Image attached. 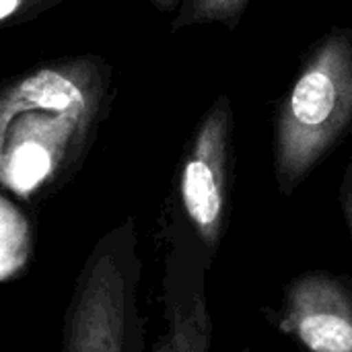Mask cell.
I'll use <instances>...</instances> for the list:
<instances>
[{
	"label": "cell",
	"instance_id": "9c48e42d",
	"mask_svg": "<svg viewBox=\"0 0 352 352\" xmlns=\"http://www.w3.org/2000/svg\"><path fill=\"white\" fill-rule=\"evenodd\" d=\"M29 2L31 0H0V23L2 21H8L10 16H14Z\"/></svg>",
	"mask_w": 352,
	"mask_h": 352
},
{
	"label": "cell",
	"instance_id": "52a82bcc",
	"mask_svg": "<svg viewBox=\"0 0 352 352\" xmlns=\"http://www.w3.org/2000/svg\"><path fill=\"white\" fill-rule=\"evenodd\" d=\"M248 2L250 0H188V6L177 21V27L217 21L233 29L241 19Z\"/></svg>",
	"mask_w": 352,
	"mask_h": 352
},
{
	"label": "cell",
	"instance_id": "5b68a950",
	"mask_svg": "<svg viewBox=\"0 0 352 352\" xmlns=\"http://www.w3.org/2000/svg\"><path fill=\"white\" fill-rule=\"evenodd\" d=\"M208 254L175 235L163 268L165 328L151 352H210L212 318L206 301Z\"/></svg>",
	"mask_w": 352,
	"mask_h": 352
},
{
	"label": "cell",
	"instance_id": "3957f363",
	"mask_svg": "<svg viewBox=\"0 0 352 352\" xmlns=\"http://www.w3.org/2000/svg\"><path fill=\"white\" fill-rule=\"evenodd\" d=\"M140 272L136 225L126 219L95 243L76 276L64 316L62 352H144Z\"/></svg>",
	"mask_w": 352,
	"mask_h": 352
},
{
	"label": "cell",
	"instance_id": "277c9868",
	"mask_svg": "<svg viewBox=\"0 0 352 352\" xmlns=\"http://www.w3.org/2000/svg\"><path fill=\"white\" fill-rule=\"evenodd\" d=\"M231 128V103L227 95H221L196 128L179 175L186 221L208 258L217 254L227 229Z\"/></svg>",
	"mask_w": 352,
	"mask_h": 352
},
{
	"label": "cell",
	"instance_id": "30bf717a",
	"mask_svg": "<svg viewBox=\"0 0 352 352\" xmlns=\"http://www.w3.org/2000/svg\"><path fill=\"white\" fill-rule=\"evenodd\" d=\"M163 10H169V8H173L175 4H177V0H155Z\"/></svg>",
	"mask_w": 352,
	"mask_h": 352
},
{
	"label": "cell",
	"instance_id": "ba28073f",
	"mask_svg": "<svg viewBox=\"0 0 352 352\" xmlns=\"http://www.w3.org/2000/svg\"><path fill=\"white\" fill-rule=\"evenodd\" d=\"M338 198H340V206H342L344 221H346L349 231H351V235H352V159L349 161L346 169H344V175H342V184H340Z\"/></svg>",
	"mask_w": 352,
	"mask_h": 352
},
{
	"label": "cell",
	"instance_id": "7a4b0ae2",
	"mask_svg": "<svg viewBox=\"0 0 352 352\" xmlns=\"http://www.w3.org/2000/svg\"><path fill=\"white\" fill-rule=\"evenodd\" d=\"M352 128V31L330 29L301 62L283 97L272 140V165L283 196H291Z\"/></svg>",
	"mask_w": 352,
	"mask_h": 352
},
{
	"label": "cell",
	"instance_id": "8992f818",
	"mask_svg": "<svg viewBox=\"0 0 352 352\" xmlns=\"http://www.w3.org/2000/svg\"><path fill=\"white\" fill-rule=\"evenodd\" d=\"M274 324L307 351L352 352V293L328 272L297 276Z\"/></svg>",
	"mask_w": 352,
	"mask_h": 352
},
{
	"label": "cell",
	"instance_id": "6da1fadb",
	"mask_svg": "<svg viewBox=\"0 0 352 352\" xmlns=\"http://www.w3.org/2000/svg\"><path fill=\"white\" fill-rule=\"evenodd\" d=\"M99 70L85 62L43 66L0 93V184L31 198L82 148L99 107Z\"/></svg>",
	"mask_w": 352,
	"mask_h": 352
}]
</instances>
